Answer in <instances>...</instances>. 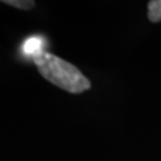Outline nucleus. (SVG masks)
<instances>
[{
    "mask_svg": "<svg viewBox=\"0 0 161 161\" xmlns=\"http://www.w3.org/2000/svg\"><path fill=\"white\" fill-rule=\"evenodd\" d=\"M1 3L20 10H30L35 6V1L32 0H3Z\"/></svg>",
    "mask_w": 161,
    "mask_h": 161,
    "instance_id": "20e7f679",
    "label": "nucleus"
},
{
    "mask_svg": "<svg viewBox=\"0 0 161 161\" xmlns=\"http://www.w3.org/2000/svg\"><path fill=\"white\" fill-rule=\"evenodd\" d=\"M44 48H46V40L42 36H31L24 42L23 53L26 56H31L34 58L35 56L46 52Z\"/></svg>",
    "mask_w": 161,
    "mask_h": 161,
    "instance_id": "f03ea898",
    "label": "nucleus"
},
{
    "mask_svg": "<svg viewBox=\"0 0 161 161\" xmlns=\"http://www.w3.org/2000/svg\"><path fill=\"white\" fill-rule=\"evenodd\" d=\"M32 60L40 74L64 91L75 94L85 92L91 87L90 80L74 64L54 54L44 52L35 56Z\"/></svg>",
    "mask_w": 161,
    "mask_h": 161,
    "instance_id": "f257e3e1",
    "label": "nucleus"
},
{
    "mask_svg": "<svg viewBox=\"0 0 161 161\" xmlns=\"http://www.w3.org/2000/svg\"><path fill=\"white\" fill-rule=\"evenodd\" d=\"M148 19L152 23L161 22V0H152L148 3Z\"/></svg>",
    "mask_w": 161,
    "mask_h": 161,
    "instance_id": "7ed1b4c3",
    "label": "nucleus"
}]
</instances>
